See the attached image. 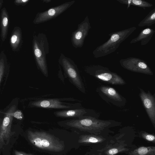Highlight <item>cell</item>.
<instances>
[{
  "label": "cell",
  "mask_w": 155,
  "mask_h": 155,
  "mask_svg": "<svg viewBox=\"0 0 155 155\" xmlns=\"http://www.w3.org/2000/svg\"><path fill=\"white\" fill-rule=\"evenodd\" d=\"M134 26L108 34L109 38L105 42L97 47L93 51L94 57L98 58L107 56L115 51L120 45L136 30Z\"/></svg>",
  "instance_id": "6da1fadb"
},
{
  "label": "cell",
  "mask_w": 155,
  "mask_h": 155,
  "mask_svg": "<svg viewBox=\"0 0 155 155\" xmlns=\"http://www.w3.org/2000/svg\"><path fill=\"white\" fill-rule=\"evenodd\" d=\"M65 127L97 134L111 125V120H98L85 116L62 122Z\"/></svg>",
  "instance_id": "7a4b0ae2"
},
{
  "label": "cell",
  "mask_w": 155,
  "mask_h": 155,
  "mask_svg": "<svg viewBox=\"0 0 155 155\" xmlns=\"http://www.w3.org/2000/svg\"><path fill=\"white\" fill-rule=\"evenodd\" d=\"M27 136L29 141L40 149L51 152H59L64 149L63 141L45 132L28 131Z\"/></svg>",
  "instance_id": "3957f363"
},
{
  "label": "cell",
  "mask_w": 155,
  "mask_h": 155,
  "mask_svg": "<svg viewBox=\"0 0 155 155\" xmlns=\"http://www.w3.org/2000/svg\"><path fill=\"white\" fill-rule=\"evenodd\" d=\"M33 54L39 69L45 75H48L46 57L49 52V46L47 37L43 33L35 35L33 40Z\"/></svg>",
  "instance_id": "277c9868"
},
{
  "label": "cell",
  "mask_w": 155,
  "mask_h": 155,
  "mask_svg": "<svg viewBox=\"0 0 155 155\" xmlns=\"http://www.w3.org/2000/svg\"><path fill=\"white\" fill-rule=\"evenodd\" d=\"M85 70L96 78L110 84L123 85L126 83L124 79L117 74L111 71L108 68L100 65L87 66Z\"/></svg>",
  "instance_id": "5b68a950"
},
{
  "label": "cell",
  "mask_w": 155,
  "mask_h": 155,
  "mask_svg": "<svg viewBox=\"0 0 155 155\" xmlns=\"http://www.w3.org/2000/svg\"><path fill=\"white\" fill-rule=\"evenodd\" d=\"M59 64L74 84L83 92L84 88L81 80L77 65L71 58L61 53L58 59Z\"/></svg>",
  "instance_id": "8992f818"
},
{
  "label": "cell",
  "mask_w": 155,
  "mask_h": 155,
  "mask_svg": "<svg viewBox=\"0 0 155 155\" xmlns=\"http://www.w3.org/2000/svg\"><path fill=\"white\" fill-rule=\"evenodd\" d=\"M75 2L73 0L66 2L45 11L38 13L33 21V23L38 24L56 18L69 8Z\"/></svg>",
  "instance_id": "52a82bcc"
},
{
  "label": "cell",
  "mask_w": 155,
  "mask_h": 155,
  "mask_svg": "<svg viewBox=\"0 0 155 155\" xmlns=\"http://www.w3.org/2000/svg\"><path fill=\"white\" fill-rule=\"evenodd\" d=\"M119 62L123 68L131 71L149 75L153 74L146 62L139 58L130 57L122 59Z\"/></svg>",
  "instance_id": "ba28073f"
},
{
  "label": "cell",
  "mask_w": 155,
  "mask_h": 155,
  "mask_svg": "<svg viewBox=\"0 0 155 155\" xmlns=\"http://www.w3.org/2000/svg\"><path fill=\"white\" fill-rule=\"evenodd\" d=\"M91 28L89 17L86 16L84 20L78 25L77 29L72 33L71 41L75 48L82 47L84 40Z\"/></svg>",
  "instance_id": "9c48e42d"
},
{
  "label": "cell",
  "mask_w": 155,
  "mask_h": 155,
  "mask_svg": "<svg viewBox=\"0 0 155 155\" xmlns=\"http://www.w3.org/2000/svg\"><path fill=\"white\" fill-rule=\"evenodd\" d=\"M139 96L143 104L153 126L155 125V98L150 92H145L139 89Z\"/></svg>",
  "instance_id": "30bf717a"
},
{
  "label": "cell",
  "mask_w": 155,
  "mask_h": 155,
  "mask_svg": "<svg viewBox=\"0 0 155 155\" xmlns=\"http://www.w3.org/2000/svg\"><path fill=\"white\" fill-rule=\"evenodd\" d=\"M16 109V106L13 105L5 113L0 127V143H3L4 140H7L10 137L13 114Z\"/></svg>",
  "instance_id": "8fae6325"
},
{
  "label": "cell",
  "mask_w": 155,
  "mask_h": 155,
  "mask_svg": "<svg viewBox=\"0 0 155 155\" xmlns=\"http://www.w3.org/2000/svg\"><path fill=\"white\" fill-rule=\"evenodd\" d=\"M99 92L101 95L104 96L109 99V101L118 106H123L126 103V99L118 93L114 88L106 86L99 87Z\"/></svg>",
  "instance_id": "7c38bea8"
},
{
  "label": "cell",
  "mask_w": 155,
  "mask_h": 155,
  "mask_svg": "<svg viewBox=\"0 0 155 155\" xmlns=\"http://www.w3.org/2000/svg\"><path fill=\"white\" fill-rule=\"evenodd\" d=\"M31 105L35 107L44 108L65 109L72 108L70 105L57 99L38 101L33 102Z\"/></svg>",
  "instance_id": "4fadbf2b"
},
{
  "label": "cell",
  "mask_w": 155,
  "mask_h": 155,
  "mask_svg": "<svg viewBox=\"0 0 155 155\" xmlns=\"http://www.w3.org/2000/svg\"><path fill=\"white\" fill-rule=\"evenodd\" d=\"M155 31L153 29L148 28L142 30L138 35L130 41V44L140 42L141 45L147 44L151 39Z\"/></svg>",
  "instance_id": "5bb4252c"
},
{
  "label": "cell",
  "mask_w": 155,
  "mask_h": 155,
  "mask_svg": "<svg viewBox=\"0 0 155 155\" xmlns=\"http://www.w3.org/2000/svg\"><path fill=\"white\" fill-rule=\"evenodd\" d=\"M87 113L86 110L82 108L64 110L54 112L57 117L63 118H79L85 116Z\"/></svg>",
  "instance_id": "9a60e30c"
},
{
  "label": "cell",
  "mask_w": 155,
  "mask_h": 155,
  "mask_svg": "<svg viewBox=\"0 0 155 155\" xmlns=\"http://www.w3.org/2000/svg\"><path fill=\"white\" fill-rule=\"evenodd\" d=\"M104 140V139L99 136L92 135H81L78 142L82 143H101Z\"/></svg>",
  "instance_id": "2e32d148"
},
{
  "label": "cell",
  "mask_w": 155,
  "mask_h": 155,
  "mask_svg": "<svg viewBox=\"0 0 155 155\" xmlns=\"http://www.w3.org/2000/svg\"><path fill=\"white\" fill-rule=\"evenodd\" d=\"M155 23V8L151 10L147 15L138 24V26H150Z\"/></svg>",
  "instance_id": "e0dca14e"
},
{
  "label": "cell",
  "mask_w": 155,
  "mask_h": 155,
  "mask_svg": "<svg viewBox=\"0 0 155 155\" xmlns=\"http://www.w3.org/2000/svg\"><path fill=\"white\" fill-rule=\"evenodd\" d=\"M134 153L136 155H155V147H141L137 149Z\"/></svg>",
  "instance_id": "ac0fdd59"
},
{
  "label": "cell",
  "mask_w": 155,
  "mask_h": 155,
  "mask_svg": "<svg viewBox=\"0 0 155 155\" xmlns=\"http://www.w3.org/2000/svg\"><path fill=\"white\" fill-rule=\"evenodd\" d=\"M8 24V17L5 10L3 9L2 15V36L5 39L6 36Z\"/></svg>",
  "instance_id": "d6986e66"
},
{
  "label": "cell",
  "mask_w": 155,
  "mask_h": 155,
  "mask_svg": "<svg viewBox=\"0 0 155 155\" xmlns=\"http://www.w3.org/2000/svg\"><path fill=\"white\" fill-rule=\"evenodd\" d=\"M20 40V33L18 30L15 31L12 35L10 39L12 46L15 49L19 45Z\"/></svg>",
  "instance_id": "ffe728a7"
},
{
  "label": "cell",
  "mask_w": 155,
  "mask_h": 155,
  "mask_svg": "<svg viewBox=\"0 0 155 155\" xmlns=\"http://www.w3.org/2000/svg\"><path fill=\"white\" fill-rule=\"evenodd\" d=\"M131 5L142 8L145 10L146 8L151 7L153 4L144 0H132Z\"/></svg>",
  "instance_id": "44dd1931"
},
{
  "label": "cell",
  "mask_w": 155,
  "mask_h": 155,
  "mask_svg": "<svg viewBox=\"0 0 155 155\" xmlns=\"http://www.w3.org/2000/svg\"><path fill=\"white\" fill-rule=\"evenodd\" d=\"M142 136L143 138L148 141L155 142V137L153 135L143 133L142 134Z\"/></svg>",
  "instance_id": "7402d4cb"
},
{
  "label": "cell",
  "mask_w": 155,
  "mask_h": 155,
  "mask_svg": "<svg viewBox=\"0 0 155 155\" xmlns=\"http://www.w3.org/2000/svg\"><path fill=\"white\" fill-rule=\"evenodd\" d=\"M120 150L118 148L113 147L108 150L107 151V155H114L118 153Z\"/></svg>",
  "instance_id": "603a6c76"
},
{
  "label": "cell",
  "mask_w": 155,
  "mask_h": 155,
  "mask_svg": "<svg viewBox=\"0 0 155 155\" xmlns=\"http://www.w3.org/2000/svg\"><path fill=\"white\" fill-rule=\"evenodd\" d=\"M13 117L19 120H22L23 117L22 113L20 110H15L13 113Z\"/></svg>",
  "instance_id": "cb8c5ba5"
},
{
  "label": "cell",
  "mask_w": 155,
  "mask_h": 155,
  "mask_svg": "<svg viewBox=\"0 0 155 155\" xmlns=\"http://www.w3.org/2000/svg\"><path fill=\"white\" fill-rule=\"evenodd\" d=\"M5 68L4 61L3 59L0 61V82L3 76Z\"/></svg>",
  "instance_id": "d4e9b609"
},
{
  "label": "cell",
  "mask_w": 155,
  "mask_h": 155,
  "mask_svg": "<svg viewBox=\"0 0 155 155\" xmlns=\"http://www.w3.org/2000/svg\"><path fill=\"white\" fill-rule=\"evenodd\" d=\"M117 1L121 4L127 5V8L128 9L131 5L132 0H117Z\"/></svg>",
  "instance_id": "484cf974"
},
{
  "label": "cell",
  "mask_w": 155,
  "mask_h": 155,
  "mask_svg": "<svg viewBox=\"0 0 155 155\" xmlns=\"http://www.w3.org/2000/svg\"><path fill=\"white\" fill-rule=\"evenodd\" d=\"M29 1V0H17L15 1V2L17 4H25L27 3Z\"/></svg>",
  "instance_id": "4316f807"
},
{
  "label": "cell",
  "mask_w": 155,
  "mask_h": 155,
  "mask_svg": "<svg viewBox=\"0 0 155 155\" xmlns=\"http://www.w3.org/2000/svg\"><path fill=\"white\" fill-rule=\"evenodd\" d=\"M15 155H34L32 154L26 153L22 152H18L17 151H15Z\"/></svg>",
  "instance_id": "83f0119b"
},
{
  "label": "cell",
  "mask_w": 155,
  "mask_h": 155,
  "mask_svg": "<svg viewBox=\"0 0 155 155\" xmlns=\"http://www.w3.org/2000/svg\"><path fill=\"white\" fill-rule=\"evenodd\" d=\"M43 2L45 3L50 2H51V0H44L43 1Z\"/></svg>",
  "instance_id": "f1b7e54d"
},
{
  "label": "cell",
  "mask_w": 155,
  "mask_h": 155,
  "mask_svg": "<svg viewBox=\"0 0 155 155\" xmlns=\"http://www.w3.org/2000/svg\"><path fill=\"white\" fill-rule=\"evenodd\" d=\"M2 119L0 118V127L2 124Z\"/></svg>",
  "instance_id": "f546056e"
},
{
  "label": "cell",
  "mask_w": 155,
  "mask_h": 155,
  "mask_svg": "<svg viewBox=\"0 0 155 155\" xmlns=\"http://www.w3.org/2000/svg\"><path fill=\"white\" fill-rule=\"evenodd\" d=\"M1 4L0 3V5H1Z\"/></svg>",
  "instance_id": "4dcf8cb0"
}]
</instances>
